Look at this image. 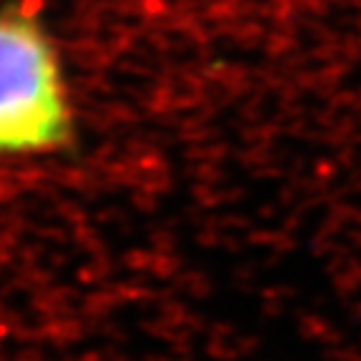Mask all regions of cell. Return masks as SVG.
I'll return each mask as SVG.
<instances>
[{
	"instance_id": "6da1fadb",
	"label": "cell",
	"mask_w": 361,
	"mask_h": 361,
	"mask_svg": "<svg viewBox=\"0 0 361 361\" xmlns=\"http://www.w3.org/2000/svg\"><path fill=\"white\" fill-rule=\"evenodd\" d=\"M73 108L38 3L0 8V156H45L71 146Z\"/></svg>"
}]
</instances>
